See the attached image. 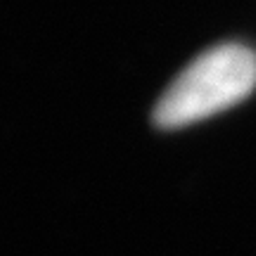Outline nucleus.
Returning a JSON list of instances; mask_svg holds the SVG:
<instances>
[{"instance_id":"obj_1","label":"nucleus","mask_w":256,"mask_h":256,"mask_svg":"<svg viewBox=\"0 0 256 256\" xmlns=\"http://www.w3.org/2000/svg\"><path fill=\"white\" fill-rule=\"evenodd\" d=\"M256 86V55L244 46H218L197 57L156 102L162 128H183L209 119L249 98Z\"/></svg>"}]
</instances>
